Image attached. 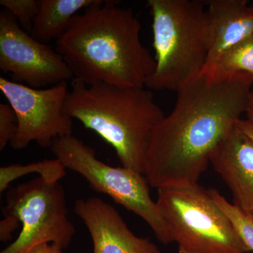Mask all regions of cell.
<instances>
[{
  "label": "cell",
  "instance_id": "obj_1",
  "mask_svg": "<svg viewBox=\"0 0 253 253\" xmlns=\"http://www.w3.org/2000/svg\"><path fill=\"white\" fill-rule=\"evenodd\" d=\"M247 73H201L177 92L174 109L154 130L144 174L153 187L197 185L216 148L246 114L253 90Z\"/></svg>",
  "mask_w": 253,
  "mask_h": 253
},
{
  "label": "cell",
  "instance_id": "obj_2",
  "mask_svg": "<svg viewBox=\"0 0 253 253\" xmlns=\"http://www.w3.org/2000/svg\"><path fill=\"white\" fill-rule=\"evenodd\" d=\"M141 30L132 10L97 0L73 17L56 50L74 78L86 84L146 87L156 61L141 42Z\"/></svg>",
  "mask_w": 253,
  "mask_h": 253
},
{
  "label": "cell",
  "instance_id": "obj_3",
  "mask_svg": "<svg viewBox=\"0 0 253 253\" xmlns=\"http://www.w3.org/2000/svg\"><path fill=\"white\" fill-rule=\"evenodd\" d=\"M65 105L78 120L113 146L123 167L144 174L145 160L156 126L165 117L146 87L86 84L73 78Z\"/></svg>",
  "mask_w": 253,
  "mask_h": 253
},
{
  "label": "cell",
  "instance_id": "obj_4",
  "mask_svg": "<svg viewBox=\"0 0 253 253\" xmlns=\"http://www.w3.org/2000/svg\"><path fill=\"white\" fill-rule=\"evenodd\" d=\"M153 17L156 68L146 86L177 91L204 71L211 45L201 0H148Z\"/></svg>",
  "mask_w": 253,
  "mask_h": 253
},
{
  "label": "cell",
  "instance_id": "obj_5",
  "mask_svg": "<svg viewBox=\"0 0 253 253\" xmlns=\"http://www.w3.org/2000/svg\"><path fill=\"white\" fill-rule=\"evenodd\" d=\"M156 203L179 253L250 252L209 190L199 184L161 188Z\"/></svg>",
  "mask_w": 253,
  "mask_h": 253
},
{
  "label": "cell",
  "instance_id": "obj_6",
  "mask_svg": "<svg viewBox=\"0 0 253 253\" xmlns=\"http://www.w3.org/2000/svg\"><path fill=\"white\" fill-rule=\"evenodd\" d=\"M50 149L66 169L81 174L95 191L107 195L144 219L163 244H170L167 224L157 203L151 199L144 174L103 163L94 149L72 135L55 139Z\"/></svg>",
  "mask_w": 253,
  "mask_h": 253
},
{
  "label": "cell",
  "instance_id": "obj_7",
  "mask_svg": "<svg viewBox=\"0 0 253 253\" xmlns=\"http://www.w3.org/2000/svg\"><path fill=\"white\" fill-rule=\"evenodd\" d=\"M4 215L17 218L21 231L16 241L1 253H27L43 243L67 248L76 234L68 217L66 194L59 182L38 176L8 189Z\"/></svg>",
  "mask_w": 253,
  "mask_h": 253
},
{
  "label": "cell",
  "instance_id": "obj_8",
  "mask_svg": "<svg viewBox=\"0 0 253 253\" xmlns=\"http://www.w3.org/2000/svg\"><path fill=\"white\" fill-rule=\"evenodd\" d=\"M0 89L17 118L13 149L22 150L33 141L51 148L55 139L72 135L73 118L65 111L67 82L36 89L1 77Z\"/></svg>",
  "mask_w": 253,
  "mask_h": 253
},
{
  "label": "cell",
  "instance_id": "obj_9",
  "mask_svg": "<svg viewBox=\"0 0 253 253\" xmlns=\"http://www.w3.org/2000/svg\"><path fill=\"white\" fill-rule=\"evenodd\" d=\"M0 69L11 73L14 82L36 89L74 78L56 50L30 36L4 9L0 12Z\"/></svg>",
  "mask_w": 253,
  "mask_h": 253
},
{
  "label": "cell",
  "instance_id": "obj_10",
  "mask_svg": "<svg viewBox=\"0 0 253 253\" xmlns=\"http://www.w3.org/2000/svg\"><path fill=\"white\" fill-rule=\"evenodd\" d=\"M74 211L90 234L93 253H161L149 239L132 233L117 210L99 198L77 200Z\"/></svg>",
  "mask_w": 253,
  "mask_h": 253
},
{
  "label": "cell",
  "instance_id": "obj_11",
  "mask_svg": "<svg viewBox=\"0 0 253 253\" xmlns=\"http://www.w3.org/2000/svg\"><path fill=\"white\" fill-rule=\"evenodd\" d=\"M211 163L230 189L234 205L253 214V144L236 126L214 150Z\"/></svg>",
  "mask_w": 253,
  "mask_h": 253
},
{
  "label": "cell",
  "instance_id": "obj_12",
  "mask_svg": "<svg viewBox=\"0 0 253 253\" xmlns=\"http://www.w3.org/2000/svg\"><path fill=\"white\" fill-rule=\"evenodd\" d=\"M207 4L211 45L202 73L211 71L226 50L253 36V5L246 0H211Z\"/></svg>",
  "mask_w": 253,
  "mask_h": 253
},
{
  "label": "cell",
  "instance_id": "obj_13",
  "mask_svg": "<svg viewBox=\"0 0 253 253\" xmlns=\"http://www.w3.org/2000/svg\"><path fill=\"white\" fill-rule=\"evenodd\" d=\"M97 0H41L32 34L41 42L59 39L67 31L78 11L94 4Z\"/></svg>",
  "mask_w": 253,
  "mask_h": 253
},
{
  "label": "cell",
  "instance_id": "obj_14",
  "mask_svg": "<svg viewBox=\"0 0 253 253\" xmlns=\"http://www.w3.org/2000/svg\"><path fill=\"white\" fill-rule=\"evenodd\" d=\"M66 168L62 163L54 160H44L29 164H13L0 168V193L7 190L13 181L29 174H38L48 182H59L66 176Z\"/></svg>",
  "mask_w": 253,
  "mask_h": 253
},
{
  "label": "cell",
  "instance_id": "obj_15",
  "mask_svg": "<svg viewBox=\"0 0 253 253\" xmlns=\"http://www.w3.org/2000/svg\"><path fill=\"white\" fill-rule=\"evenodd\" d=\"M247 73L253 78V36L229 48L219 56L207 74L225 76Z\"/></svg>",
  "mask_w": 253,
  "mask_h": 253
},
{
  "label": "cell",
  "instance_id": "obj_16",
  "mask_svg": "<svg viewBox=\"0 0 253 253\" xmlns=\"http://www.w3.org/2000/svg\"><path fill=\"white\" fill-rule=\"evenodd\" d=\"M209 192L214 202L230 219L250 252H253V214L244 212L235 205L228 202L217 190L211 189Z\"/></svg>",
  "mask_w": 253,
  "mask_h": 253
},
{
  "label": "cell",
  "instance_id": "obj_17",
  "mask_svg": "<svg viewBox=\"0 0 253 253\" xmlns=\"http://www.w3.org/2000/svg\"><path fill=\"white\" fill-rule=\"evenodd\" d=\"M41 1L37 0H1L0 4L17 20L18 24L28 33H31L39 11Z\"/></svg>",
  "mask_w": 253,
  "mask_h": 253
},
{
  "label": "cell",
  "instance_id": "obj_18",
  "mask_svg": "<svg viewBox=\"0 0 253 253\" xmlns=\"http://www.w3.org/2000/svg\"><path fill=\"white\" fill-rule=\"evenodd\" d=\"M16 114L9 104H0V151L11 144L17 131Z\"/></svg>",
  "mask_w": 253,
  "mask_h": 253
},
{
  "label": "cell",
  "instance_id": "obj_19",
  "mask_svg": "<svg viewBox=\"0 0 253 253\" xmlns=\"http://www.w3.org/2000/svg\"><path fill=\"white\" fill-rule=\"evenodd\" d=\"M21 223L17 218L11 215H4L0 221V240L3 242L11 240L12 233L18 229Z\"/></svg>",
  "mask_w": 253,
  "mask_h": 253
},
{
  "label": "cell",
  "instance_id": "obj_20",
  "mask_svg": "<svg viewBox=\"0 0 253 253\" xmlns=\"http://www.w3.org/2000/svg\"><path fill=\"white\" fill-rule=\"evenodd\" d=\"M27 253H64L59 246L49 243H43L30 250Z\"/></svg>",
  "mask_w": 253,
  "mask_h": 253
},
{
  "label": "cell",
  "instance_id": "obj_21",
  "mask_svg": "<svg viewBox=\"0 0 253 253\" xmlns=\"http://www.w3.org/2000/svg\"><path fill=\"white\" fill-rule=\"evenodd\" d=\"M236 127L245 136H247L253 144V123L249 120L241 118L236 123Z\"/></svg>",
  "mask_w": 253,
  "mask_h": 253
},
{
  "label": "cell",
  "instance_id": "obj_22",
  "mask_svg": "<svg viewBox=\"0 0 253 253\" xmlns=\"http://www.w3.org/2000/svg\"><path fill=\"white\" fill-rule=\"evenodd\" d=\"M247 116V120L253 123V90L251 92V97H250V101L249 108L246 113Z\"/></svg>",
  "mask_w": 253,
  "mask_h": 253
}]
</instances>
